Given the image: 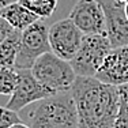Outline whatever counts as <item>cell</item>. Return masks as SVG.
Segmentation results:
<instances>
[{
  "mask_svg": "<svg viewBox=\"0 0 128 128\" xmlns=\"http://www.w3.org/2000/svg\"><path fill=\"white\" fill-rule=\"evenodd\" d=\"M10 128H30L29 126H27V124H25L22 121V123H18V124H14L12 127H10Z\"/></svg>",
  "mask_w": 128,
  "mask_h": 128,
  "instance_id": "d6986e66",
  "label": "cell"
},
{
  "mask_svg": "<svg viewBox=\"0 0 128 128\" xmlns=\"http://www.w3.org/2000/svg\"><path fill=\"white\" fill-rule=\"evenodd\" d=\"M18 83V70L0 68V96H11Z\"/></svg>",
  "mask_w": 128,
  "mask_h": 128,
  "instance_id": "9a60e30c",
  "label": "cell"
},
{
  "mask_svg": "<svg viewBox=\"0 0 128 128\" xmlns=\"http://www.w3.org/2000/svg\"><path fill=\"white\" fill-rule=\"evenodd\" d=\"M20 32L14 30L3 42H0V68H12L19 49Z\"/></svg>",
  "mask_w": 128,
  "mask_h": 128,
  "instance_id": "7c38bea8",
  "label": "cell"
},
{
  "mask_svg": "<svg viewBox=\"0 0 128 128\" xmlns=\"http://www.w3.org/2000/svg\"><path fill=\"white\" fill-rule=\"evenodd\" d=\"M48 40L52 53L66 62H71L80 48L83 34L70 18H66L49 26Z\"/></svg>",
  "mask_w": 128,
  "mask_h": 128,
  "instance_id": "8992f818",
  "label": "cell"
},
{
  "mask_svg": "<svg viewBox=\"0 0 128 128\" xmlns=\"http://www.w3.org/2000/svg\"><path fill=\"white\" fill-rule=\"evenodd\" d=\"M53 96L48 89L33 76L30 70H18V83L14 93L10 96L6 108L14 112H19L25 106L33 102H38L48 97Z\"/></svg>",
  "mask_w": 128,
  "mask_h": 128,
  "instance_id": "52a82bcc",
  "label": "cell"
},
{
  "mask_svg": "<svg viewBox=\"0 0 128 128\" xmlns=\"http://www.w3.org/2000/svg\"><path fill=\"white\" fill-rule=\"evenodd\" d=\"M12 32H14V29H12L10 25H8V23L6 22V20L3 19L2 16H0V42L4 41V40L7 38Z\"/></svg>",
  "mask_w": 128,
  "mask_h": 128,
  "instance_id": "e0dca14e",
  "label": "cell"
},
{
  "mask_svg": "<svg viewBox=\"0 0 128 128\" xmlns=\"http://www.w3.org/2000/svg\"><path fill=\"white\" fill-rule=\"evenodd\" d=\"M68 18L83 36L106 34L105 15L96 0H78Z\"/></svg>",
  "mask_w": 128,
  "mask_h": 128,
  "instance_id": "9c48e42d",
  "label": "cell"
},
{
  "mask_svg": "<svg viewBox=\"0 0 128 128\" xmlns=\"http://www.w3.org/2000/svg\"><path fill=\"white\" fill-rule=\"evenodd\" d=\"M18 2H19V0H0V10H3V8L14 4V3H18Z\"/></svg>",
  "mask_w": 128,
  "mask_h": 128,
  "instance_id": "ac0fdd59",
  "label": "cell"
},
{
  "mask_svg": "<svg viewBox=\"0 0 128 128\" xmlns=\"http://www.w3.org/2000/svg\"><path fill=\"white\" fill-rule=\"evenodd\" d=\"M30 128H78V114L71 91L38 101L29 113Z\"/></svg>",
  "mask_w": 128,
  "mask_h": 128,
  "instance_id": "7a4b0ae2",
  "label": "cell"
},
{
  "mask_svg": "<svg viewBox=\"0 0 128 128\" xmlns=\"http://www.w3.org/2000/svg\"><path fill=\"white\" fill-rule=\"evenodd\" d=\"M57 2L59 0H19L23 7L33 12L36 16H38L40 19L49 18L53 14L57 7Z\"/></svg>",
  "mask_w": 128,
  "mask_h": 128,
  "instance_id": "4fadbf2b",
  "label": "cell"
},
{
  "mask_svg": "<svg viewBox=\"0 0 128 128\" xmlns=\"http://www.w3.org/2000/svg\"><path fill=\"white\" fill-rule=\"evenodd\" d=\"M94 78L116 87L128 84V46L112 49Z\"/></svg>",
  "mask_w": 128,
  "mask_h": 128,
  "instance_id": "30bf717a",
  "label": "cell"
},
{
  "mask_svg": "<svg viewBox=\"0 0 128 128\" xmlns=\"http://www.w3.org/2000/svg\"><path fill=\"white\" fill-rule=\"evenodd\" d=\"M112 49L113 48L106 34L83 36L80 48L74 59L70 62L75 75L83 78H94Z\"/></svg>",
  "mask_w": 128,
  "mask_h": 128,
  "instance_id": "277c9868",
  "label": "cell"
},
{
  "mask_svg": "<svg viewBox=\"0 0 128 128\" xmlns=\"http://www.w3.org/2000/svg\"><path fill=\"white\" fill-rule=\"evenodd\" d=\"M105 15L106 36L113 49L128 46V18L124 4L116 0H96Z\"/></svg>",
  "mask_w": 128,
  "mask_h": 128,
  "instance_id": "ba28073f",
  "label": "cell"
},
{
  "mask_svg": "<svg viewBox=\"0 0 128 128\" xmlns=\"http://www.w3.org/2000/svg\"><path fill=\"white\" fill-rule=\"evenodd\" d=\"M18 123H22V120L16 112L6 106H0V128H10Z\"/></svg>",
  "mask_w": 128,
  "mask_h": 128,
  "instance_id": "2e32d148",
  "label": "cell"
},
{
  "mask_svg": "<svg viewBox=\"0 0 128 128\" xmlns=\"http://www.w3.org/2000/svg\"><path fill=\"white\" fill-rule=\"evenodd\" d=\"M0 16L16 32H23L26 27H29L34 22L40 20L38 16H36L33 12H30L19 2L0 10Z\"/></svg>",
  "mask_w": 128,
  "mask_h": 128,
  "instance_id": "8fae6325",
  "label": "cell"
},
{
  "mask_svg": "<svg viewBox=\"0 0 128 128\" xmlns=\"http://www.w3.org/2000/svg\"><path fill=\"white\" fill-rule=\"evenodd\" d=\"M78 128H113L118 110V87L96 78L76 76L71 87Z\"/></svg>",
  "mask_w": 128,
  "mask_h": 128,
  "instance_id": "6da1fadb",
  "label": "cell"
},
{
  "mask_svg": "<svg viewBox=\"0 0 128 128\" xmlns=\"http://www.w3.org/2000/svg\"><path fill=\"white\" fill-rule=\"evenodd\" d=\"M116 2H120V3H127L128 0H116Z\"/></svg>",
  "mask_w": 128,
  "mask_h": 128,
  "instance_id": "44dd1931",
  "label": "cell"
},
{
  "mask_svg": "<svg viewBox=\"0 0 128 128\" xmlns=\"http://www.w3.org/2000/svg\"><path fill=\"white\" fill-rule=\"evenodd\" d=\"M124 10H126V15H127V18H128V2L124 4Z\"/></svg>",
  "mask_w": 128,
  "mask_h": 128,
  "instance_id": "ffe728a7",
  "label": "cell"
},
{
  "mask_svg": "<svg viewBox=\"0 0 128 128\" xmlns=\"http://www.w3.org/2000/svg\"><path fill=\"white\" fill-rule=\"evenodd\" d=\"M48 29L49 27L40 19L20 32L19 49L14 66L16 70H30L40 56L50 52Z\"/></svg>",
  "mask_w": 128,
  "mask_h": 128,
  "instance_id": "5b68a950",
  "label": "cell"
},
{
  "mask_svg": "<svg viewBox=\"0 0 128 128\" xmlns=\"http://www.w3.org/2000/svg\"><path fill=\"white\" fill-rule=\"evenodd\" d=\"M30 71L33 76L53 96L70 91L76 79V75L70 62L57 57L52 52L40 56L30 68Z\"/></svg>",
  "mask_w": 128,
  "mask_h": 128,
  "instance_id": "3957f363",
  "label": "cell"
},
{
  "mask_svg": "<svg viewBox=\"0 0 128 128\" xmlns=\"http://www.w3.org/2000/svg\"><path fill=\"white\" fill-rule=\"evenodd\" d=\"M118 110L113 128H128V84L118 87Z\"/></svg>",
  "mask_w": 128,
  "mask_h": 128,
  "instance_id": "5bb4252c",
  "label": "cell"
}]
</instances>
